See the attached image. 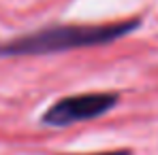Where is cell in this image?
I'll return each mask as SVG.
<instances>
[{"label":"cell","instance_id":"cell-1","mask_svg":"<svg viewBox=\"0 0 158 155\" xmlns=\"http://www.w3.org/2000/svg\"><path fill=\"white\" fill-rule=\"evenodd\" d=\"M139 24L141 19L137 17L113 24H53L24 36L11 38L6 43H0V57L49 55L85 47H101L135 32Z\"/></svg>","mask_w":158,"mask_h":155},{"label":"cell","instance_id":"cell-2","mask_svg":"<svg viewBox=\"0 0 158 155\" xmlns=\"http://www.w3.org/2000/svg\"><path fill=\"white\" fill-rule=\"evenodd\" d=\"M120 102L118 91H88L64 96L41 115V123L47 128H69L81 121L98 119Z\"/></svg>","mask_w":158,"mask_h":155},{"label":"cell","instance_id":"cell-3","mask_svg":"<svg viewBox=\"0 0 158 155\" xmlns=\"http://www.w3.org/2000/svg\"><path fill=\"white\" fill-rule=\"evenodd\" d=\"M73 155H132L128 149H115V151H98V153H73Z\"/></svg>","mask_w":158,"mask_h":155}]
</instances>
